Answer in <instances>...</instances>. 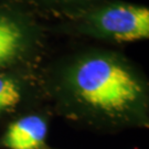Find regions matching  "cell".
I'll return each mask as SVG.
<instances>
[{"mask_svg":"<svg viewBox=\"0 0 149 149\" xmlns=\"http://www.w3.org/2000/svg\"><path fill=\"white\" fill-rule=\"evenodd\" d=\"M48 134L44 119L37 115H28L11 124L5 136L9 149H40Z\"/></svg>","mask_w":149,"mask_h":149,"instance_id":"277c9868","label":"cell"},{"mask_svg":"<svg viewBox=\"0 0 149 149\" xmlns=\"http://www.w3.org/2000/svg\"><path fill=\"white\" fill-rule=\"evenodd\" d=\"M49 23L65 20L103 0H28Z\"/></svg>","mask_w":149,"mask_h":149,"instance_id":"5b68a950","label":"cell"},{"mask_svg":"<svg viewBox=\"0 0 149 149\" xmlns=\"http://www.w3.org/2000/svg\"><path fill=\"white\" fill-rule=\"evenodd\" d=\"M27 92V81L18 69L0 70V116L20 105Z\"/></svg>","mask_w":149,"mask_h":149,"instance_id":"8992f818","label":"cell"},{"mask_svg":"<svg viewBox=\"0 0 149 149\" xmlns=\"http://www.w3.org/2000/svg\"><path fill=\"white\" fill-rule=\"evenodd\" d=\"M49 27L50 31L109 43L138 42L149 39V8L126 0H103Z\"/></svg>","mask_w":149,"mask_h":149,"instance_id":"7a4b0ae2","label":"cell"},{"mask_svg":"<svg viewBox=\"0 0 149 149\" xmlns=\"http://www.w3.org/2000/svg\"><path fill=\"white\" fill-rule=\"evenodd\" d=\"M54 77L73 100L106 114L129 111L145 97V83L137 72L104 50H87L69 59Z\"/></svg>","mask_w":149,"mask_h":149,"instance_id":"6da1fadb","label":"cell"},{"mask_svg":"<svg viewBox=\"0 0 149 149\" xmlns=\"http://www.w3.org/2000/svg\"><path fill=\"white\" fill-rule=\"evenodd\" d=\"M49 22L28 0H0V70L22 68L39 53Z\"/></svg>","mask_w":149,"mask_h":149,"instance_id":"3957f363","label":"cell"}]
</instances>
